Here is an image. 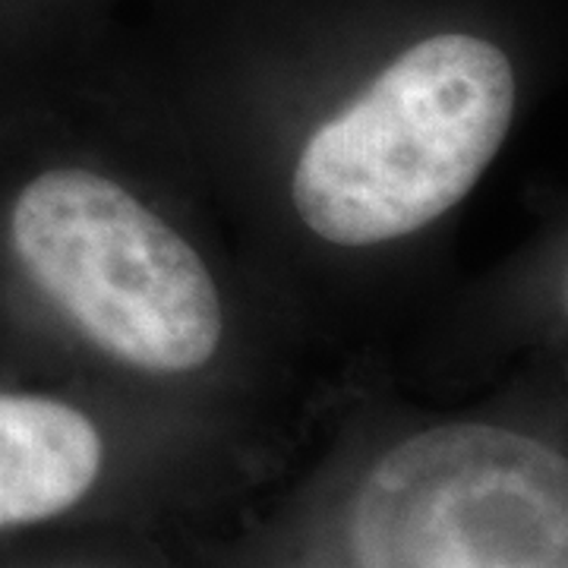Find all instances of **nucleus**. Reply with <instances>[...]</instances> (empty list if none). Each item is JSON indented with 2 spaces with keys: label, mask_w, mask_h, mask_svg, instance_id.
<instances>
[{
  "label": "nucleus",
  "mask_w": 568,
  "mask_h": 568,
  "mask_svg": "<svg viewBox=\"0 0 568 568\" xmlns=\"http://www.w3.org/2000/svg\"><path fill=\"white\" fill-rule=\"evenodd\" d=\"M515 73L487 39L414 44L325 121L294 168L304 224L338 246L420 231L465 200L506 142Z\"/></svg>",
  "instance_id": "obj_1"
},
{
  "label": "nucleus",
  "mask_w": 568,
  "mask_h": 568,
  "mask_svg": "<svg viewBox=\"0 0 568 568\" xmlns=\"http://www.w3.org/2000/svg\"><path fill=\"white\" fill-rule=\"evenodd\" d=\"M3 237L22 275L123 364L190 373L222 342V297L200 253L121 183L41 171L13 193Z\"/></svg>",
  "instance_id": "obj_2"
},
{
  "label": "nucleus",
  "mask_w": 568,
  "mask_h": 568,
  "mask_svg": "<svg viewBox=\"0 0 568 568\" xmlns=\"http://www.w3.org/2000/svg\"><path fill=\"white\" fill-rule=\"evenodd\" d=\"M357 568H568V467L484 424L405 439L354 503Z\"/></svg>",
  "instance_id": "obj_3"
},
{
  "label": "nucleus",
  "mask_w": 568,
  "mask_h": 568,
  "mask_svg": "<svg viewBox=\"0 0 568 568\" xmlns=\"http://www.w3.org/2000/svg\"><path fill=\"white\" fill-rule=\"evenodd\" d=\"M102 470V436L77 407L0 392V530L77 506Z\"/></svg>",
  "instance_id": "obj_4"
}]
</instances>
